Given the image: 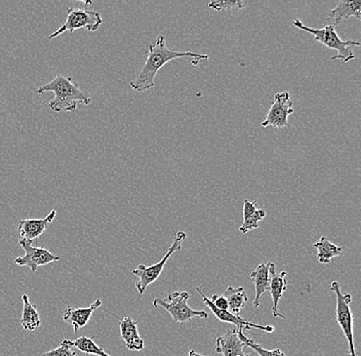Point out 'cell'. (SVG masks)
Wrapping results in <instances>:
<instances>
[{
  "label": "cell",
  "instance_id": "d6986e66",
  "mask_svg": "<svg viewBox=\"0 0 361 356\" xmlns=\"http://www.w3.org/2000/svg\"><path fill=\"white\" fill-rule=\"evenodd\" d=\"M23 312L21 317L22 328L25 331H35L42 326L39 312L29 300L28 295H23Z\"/></svg>",
  "mask_w": 361,
  "mask_h": 356
},
{
  "label": "cell",
  "instance_id": "ba28073f",
  "mask_svg": "<svg viewBox=\"0 0 361 356\" xmlns=\"http://www.w3.org/2000/svg\"><path fill=\"white\" fill-rule=\"evenodd\" d=\"M293 102L290 100L288 92H281L275 94L274 101L265 121L262 123V128L272 127L283 128L288 127V117L293 113Z\"/></svg>",
  "mask_w": 361,
  "mask_h": 356
},
{
  "label": "cell",
  "instance_id": "7a4b0ae2",
  "mask_svg": "<svg viewBox=\"0 0 361 356\" xmlns=\"http://www.w3.org/2000/svg\"><path fill=\"white\" fill-rule=\"evenodd\" d=\"M53 92L51 101L47 103L49 109L60 113V112H73L78 108V104L90 105L92 99L89 92L79 89L78 85L72 81L71 78L56 74L55 78L51 82L38 87L35 92L38 94L44 92Z\"/></svg>",
  "mask_w": 361,
  "mask_h": 356
},
{
  "label": "cell",
  "instance_id": "7402d4cb",
  "mask_svg": "<svg viewBox=\"0 0 361 356\" xmlns=\"http://www.w3.org/2000/svg\"><path fill=\"white\" fill-rule=\"evenodd\" d=\"M63 342L69 345L70 347H75L76 349H78L79 351L87 355L111 356L106 353L104 349L101 348L99 345L94 343L92 338L85 337V336L79 337L78 339L73 340V341L72 340H63Z\"/></svg>",
  "mask_w": 361,
  "mask_h": 356
},
{
  "label": "cell",
  "instance_id": "484cf974",
  "mask_svg": "<svg viewBox=\"0 0 361 356\" xmlns=\"http://www.w3.org/2000/svg\"><path fill=\"white\" fill-rule=\"evenodd\" d=\"M211 300L212 303L214 304V307L221 310H228V302L223 295H213Z\"/></svg>",
  "mask_w": 361,
  "mask_h": 356
},
{
  "label": "cell",
  "instance_id": "5b68a950",
  "mask_svg": "<svg viewBox=\"0 0 361 356\" xmlns=\"http://www.w3.org/2000/svg\"><path fill=\"white\" fill-rule=\"evenodd\" d=\"M186 236L185 232H177L175 234L173 243L169 247L168 253L164 254V258L159 262L151 266L140 264L135 269L132 270L133 274L139 278L135 283V288H137V293L140 295H143L146 288L157 281L158 277L164 271V266H166L169 259L171 258V254L182 250V243L186 240Z\"/></svg>",
  "mask_w": 361,
  "mask_h": 356
},
{
  "label": "cell",
  "instance_id": "e0dca14e",
  "mask_svg": "<svg viewBox=\"0 0 361 356\" xmlns=\"http://www.w3.org/2000/svg\"><path fill=\"white\" fill-rule=\"evenodd\" d=\"M286 272L281 271L279 274L275 272V269L271 272L270 279V290L271 297H272L273 306H272V314L274 317H281V319H286V315L282 314L279 310V304L281 301L282 295L286 292V288H288V283H286Z\"/></svg>",
  "mask_w": 361,
  "mask_h": 356
},
{
  "label": "cell",
  "instance_id": "4fadbf2b",
  "mask_svg": "<svg viewBox=\"0 0 361 356\" xmlns=\"http://www.w3.org/2000/svg\"><path fill=\"white\" fill-rule=\"evenodd\" d=\"M351 17L361 19V0H341L336 8L331 11L327 20L329 24L337 27Z\"/></svg>",
  "mask_w": 361,
  "mask_h": 356
},
{
  "label": "cell",
  "instance_id": "ac0fdd59",
  "mask_svg": "<svg viewBox=\"0 0 361 356\" xmlns=\"http://www.w3.org/2000/svg\"><path fill=\"white\" fill-rule=\"evenodd\" d=\"M266 217V211L263 209L257 207V202H250L245 200L243 202V223L241 225V233L247 234L252 230L259 228V222Z\"/></svg>",
  "mask_w": 361,
  "mask_h": 356
},
{
  "label": "cell",
  "instance_id": "4316f807",
  "mask_svg": "<svg viewBox=\"0 0 361 356\" xmlns=\"http://www.w3.org/2000/svg\"><path fill=\"white\" fill-rule=\"evenodd\" d=\"M188 356H207V355H200V353L196 352V351L190 350V351H189Z\"/></svg>",
  "mask_w": 361,
  "mask_h": 356
},
{
  "label": "cell",
  "instance_id": "2e32d148",
  "mask_svg": "<svg viewBox=\"0 0 361 356\" xmlns=\"http://www.w3.org/2000/svg\"><path fill=\"white\" fill-rule=\"evenodd\" d=\"M245 344L239 339L235 329H228L222 337L216 341V352L223 356H245Z\"/></svg>",
  "mask_w": 361,
  "mask_h": 356
},
{
  "label": "cell",
  "instance_id": "83f0119b",
  "mask_svg": "<svg viewBox=\"0 0 361 356\" xmlns=\"http://www.w3.org/2000/svg\"><path fill=\"white\" fill-rule=\"evenodd\" d=\"M245 356H250V355H245Z\"/></svg>",
  "mask_w": 361,
  "mask_h": 356
},
{
  "label": "cell",
  "instance_id": "603a6c76",
  "mask_svg": "<svg viewBox=\"0 0 361 356\" xmlns=\"http://www.w3.org/2000/svg\"><path fill=\"white\" fill-rule=\"evenodd\" d=\"M237 335H238L239 339L241 340L245 346L250 347L252 350L256 351L259 356H286L281 349H274V350H267V349L263 348V346L259 344H257L254 342V340L248 338L245 333V331L238 329L237 331Z\"/></svg>",
  "mask_w": 361,
  "mask_h": 356
},
{
  "label": "cell",
  "instance_id": "8992f818",
  "mask_svg": "<svg viewBox=\"0 0 361 356\" xmlns=\"http://www.w3.org/2000/svg\"><path fill=\"white\" fill-rule=\"evenodd\" d=\"M102 24H103V19L98 12L81 10V8H68L66 22L58 30L51 33L49 39H54L66 31L74 32L78 29H87L90 32H96Z\"/></svg>",
  "mask_w": 361,
  "mask_h": 356
},
{
  "label": "cell",
  "instance_id": "8fae6325",
  "mask_svg": "<svg viewBox=\"0 0 361 356\" xmlns=\"http://www.w3.org/2000/svg\"><path fill=\"white\" fill-rule=\"evenodd\" d=\"M56 215V211L53 209L45 218L20 219L17 223V231L19 232L21 240L32 243L42 236L49 225L55 220Z\"/></svg>",
  "mask_w": 361,
  "mask_h": 356
},
{
  "label": "cell",
  "instance_id": "44dd1931",
  "mask_svg": "<svg viewBox=\"0 0 361 356\" xmlns=\"http://www.w3.org/2000/svg\"><path fill=\"white\" fill-rule=\"evenodd\" d=\"M223 296L228 302V311L233 314H240V311L245 307L247 303V295L243 287H229L226 288Z\"/></svg>",
  "mask_w": 361,
  "mask_h": 356
},
{
  "label": "cell",
  "instance_id": "52a82bcc",
  "mask_svg": "<svg viewBox=\"0 0 361 356\" xmlns=\"http://www.w3.org/2000/svg\"><path fill=\"white\" fill-rule=\"evenodd\" d=\"M331 290L337 296V322L348 341L349 355L350 356H357L356 355L355 345H354L353 317H352L351 309H350L352 296L350 294H343L341 292L340 285L336 281L331 283Z\"/></svg>",
  "mask_w": 361,
  "mask_h": 356
},
{
  "label": "cell",
  "instance_id": "9a60e30c",
  "mask_svg": "<svg viewBox=\"0 0 361 356\" xmlns=\"http://www.w3.org/2000/svg\"><path fill=\"white\" fill-rule=\"evenodd\" d=\"M119 329L121 339L128 350H143L145 343L137 330V321H134L130 317H123V319H119Z\"/></svg>",
  "mask_w": 361,
  "mask_h": 356
},
{
  "label": "cell",
  "instance_id": "ffe728a7",
  "mask_svg": "<svg viewBox=\"0 0 361 356\" xmlns=\"http://www.w3.org/2000/svg\"><path fill=\"white\" fill-rule=\"evenodd\" d=\"M313 247L317 250V260L320 264H329L343 254L342 245H334L326 236H322L319 242L315 243Z\"/></svg>",
  "mask_w": 361,
  "mask_h": 356
},
{
  "label": "cell",
  "instance_id": "7c38bea8",
  "mask_svg": "<svg viewBox=\"0 0 361 356\" xmlns=\"http://www.w3.org/2000/svg\"><path fill=\"white\" fill-rule=\"evenodd\" d=\"M101 305L102 301L98 299L87 308H74L72 306H67L64 317H63V321L70 324L73 328L74 332H78V330L85 328L89 324L92 313L98 309Z\"/></svg>",
  "mask_w": 361,
  "mask_h": 356
},
{
  "label": "cell",
  "instance_id": "9c48e42d",
  "mask_svg": "<svg viewBox=\"0 0 361 356\" xmlns=\"http://www.w3.org/2000/svg\"><path fill=\"white\" fill-rule=\"evenodd\" d=\"M19 245L24 250L25 254L16 259L13 263L21 266V267H29L32 272L37 271L38 267L40 266L47 265L60 260L58 256L51 253L49 250L33 247L32 243L20 240Z\"/></svg>",
  "mask_w": 361,
  "mask_h": 356
},
{
  "label": "cell",
  "instance_id": "cb8c5ba5",
  "mask_svg": "<svg viewBox=\"0 0 361 356\" xmlns=\"http://www.w3.org/2000/svg\"><path fill=\"white\" fill-rule=\"evenodd\" d=\"M247 6V2L243 0H220L209 4V8L216 12H232V11L243 10Z\"/></svg>",
  "mask_w": 361,
  "mask_h": 356
},
{
  "label": "cell",
  "instance_id": "5bb4252c",
  "mask_svg": "<svg viewBox=\"0 0 361 356\" xmlns=\"http://www.w3.org/2000/svg\"><path fill=\"white\" fill-rule=\"evenodd\" d=\"M275 269L274 263H261L255 271L250 274V279L254 283L255 290H256V296H255L254 305L255 308H258L261 304V299L266 292L270 290L271 272Z\"/></svg>",
  "mask_w": 361,
  "mask_h": 356
},
{
  "label": "cell",
  "instance_id": "30bf717a",
  "mask_svg": "<svg viewBox=\"0 0 361 356\" xmlns=\"http://www.w3.org/2000/svg\"><path fill=\"white\" fill-rule=\"evenodd\" d=\"M197 293H200V296L202 297V302L211 309L212 312L219 321L222 322H227V324H235L237 328L241 330H250V328L258 329V330L264 331V332L273 333L275 331L274 326H261V324H256L252 322V317L245 319L241 317L240 315H235L228 310H221L214 307V304L212 303L211 300L207 298L204 293L202 292V288H196Z\"/></svg>",
  "mask_w": 361,
  "mask_h": 356
},
{
  "label": "cell",
  "instance_id": "277c9868",
  "mask_svg": "<svg viewBox=\"0 0 361 356\" xmlns=\"http://www.w3.org/2000/svg\"><path fill=\"white\" fill-rule=\"evenodd\" d=\"M190 295L187 292H175L169 294L166 299H155L154 307L164 308L175 322L185 324L194 319H207L209 315L204 310L192 309L188 304Z\"/></svg>",
  "mask_w": 361,
  "mask_h": 356
},
{
  "label": "cell",
  "instance_id": "3957f363",
  "mask_svg": "<svg viewBox=\"0 0 361 356\" xmlns=\"http://www.w3.org/2000/svg\"><path fill=\"white\" fill-rule=\"evenodd\" d=\"M293 25L295 28L306 31V32L314 36L316 42H320L329 49L337 51V55L331 57V60H341L343 63H348L349 61L355 59V55H354L351 49L354 47H360V42L357 40L341 39L340 36L336 32V27L334 25H326L322 29H313L307 27L299 19L293 20Z\"/></svg>",
  "mask_w": 361,
  "mask_h": 356
},
{
  "label": "cell",
  "instance_id": "6da1fadb",
  "mask_svg": "<svg viewBox=\"0 0 361 356\" xmlns=\"http://www.w3.org/2000/svg\"><path fill=\"white\" fill-rule=\"evenodd\" d=\"M180 58H193L197 61V63H200V61L209 60L207 55H200L191 51H177L169 49L166 44L164 36H157V39L149 44L145 64L137 78L130 81V87L137 92H143L153 89L158 71L171 61Z\"/></svg>",
  "mask_w": 361,
  "mask_h": 356
},
{
  "label": "cell",
  "instance_id": "d4e9b609",
  "mask_svg": "<svg viewBox=\"0 0 361 356\" xmlns=\"http://www.w3.org/2000/svg\"><path fill=\"white\" fill-rule=\"evenodd\" d=\"M42 356H76V352L75 350L72 349V347L62 342L58 348L47 351V352L44 353Z\"/></svg>",
  "mask_w": 361,
  "mask_h": 356
}]
</instances>
